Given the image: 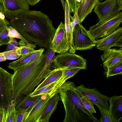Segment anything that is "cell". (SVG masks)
I'll return each mask as SVG.
<instances>
[{
  "label": "cell",
  "instance_id": "1",
  "mask_svg": "<svg viewBox=\"0 0 122 122\" xmlns=\"http://www.w3.org/2000/svg\"><path fill=\"white\" fill-rule=\"evenodd\" d=\"M9 22L29 43H35L42 48L49 47L56 30L48 16L40 11H25Z\"/></svg>",
  "mask_w": 122,
  "mask_h": 122
},
{
  "label": "cell",
  "instance_id": "2",
  "mask_svg": "<svg viewBox=\"0 0 122 122\" xmlns=\"http://www.w3.org/2000/svg\"><path fill=\"white\" fill-rule=\"evenodd\" d=\"M76 87L73 82L66 81L59 88V96L65 112L63 122H100L82 106L81 96Z\"/></svg>",
  "mask_w": 122,
  "mask_h": 122
},
{
  "label": "cell",
  "instance_id": "3",
  "mask_svg": "<svg viewBox=\"0 0 122 122\" xmlns=\"http://www.w3.org/2000/svg\"><path fill=\"white\" fill-rule=\"evenodd\" d=\"M46 57V53L43 54L14 71L12 78L13 99H16L34 81L42 70Z\"/></svg>",
  "mask_w": 122,
  "mask_h": 122
},
{
  "label": "cell",
  "instance_id": "4",
  "mask_svg": "<svg viewBox=\"0 0 122 122\" xmlns=\"http://www.w3.org/2000/svg\"><path fill=\"white\" fill-rule=\"evenodd\" d=\"M96 40L81 24L76 25L71 32V47L69 52L75 50L91 49L96 46Z\"/></svg>",
  "mask_w": 122,
  "mask_h": 122
},
{
  "label": "cell",
  "instance_id": "5",
  "mask_svg": "<svg viewBox=\"0 0 122 122\" xmlns=\"http://www.w3.org/2000/svg\"><path fill=\"white\" fill-rule=\"evenodd\" d=\"M122 21V12L113 15L108 19L91 27L88 30L91 36L97 40L111 34L119 27Z\"/></svg>",
  "mask_w": 122,
  "mask_h": 122
},
{
  "label": "cell",
  "instance_id": "6",
  "mask_svg": "<svg viewBox=\"0 0 122 122\" xmlns=\"http://www.w3.org/2000/svg\"><path fill=\"white\" fill-rule=\"evenodd\" d=\"M94 8L93 11L98 17V23L102 22L121 12L122 10V0L99 1Z\"/></svg>",
  "mask_w": 122,
  "mask_h": 122
},
{
  "label": "cell",
  "instance_id": "7",
  "mask_svg": "<svg viewBox=\"0 0 122 122\" xmlns=\"http://www.w3.org/2000/svg\"><path fill=\"white\" fill-rule=\"evenodd\" d=\"M53 63L55 68L76 67L85 70L87 68L86 59L74 53L67 52L56 56Z\"/></svg>",
  "mask_w": 122,
  "mask_h": 122
},
{
  "label": "cell",
  "instance_id": "8",
  "mask_svg": "<svg viewBox=\"0 0 122 122\" xmlns=\"http://www.w3.org/2000/svg\"><path fill=\"white\" fill-rule=\"evenodd\" d=\"M12 76L0 67V107L6 108L13 99Z\"/></svg>",
  "mask_w": 122,
  "mask_h": 122
},
{
  "label": "cell",
  "instance_id": "9",
  "mask_svg": "<svg viewBox=\"0 0 122 122\" xmlns=\"http://www.w3.org/2000/svg\"><path fill=\"white\" fill-rule=\"evenodd\" d=\"M76 88L81 96H85L88 97L93 104L98 107L100 111L104 112L106 110L108 111L109 106L108 101L110 98L109 97L101 93L95 88H89L82 84Z\"/></svg>",
  "mask_w": 122,
  "mask_h": 122
},
{
  "label": "cell",
  "instance_id": "10",
  "mask_svg": "<svg viewBox=\"0 0 122 122\" xmlns=\"http://www.w3.org/2000/svg\"><path fill=\"white\" fill-rule=\"evenodd\" d=\"M49 47L60 54L67 52L70 49L71 44L67 39L65 24L62 21L56 29Z\"/></svg>",
  "mask_w": 122,
  "mask_h": 122
},
{
  "label": "cell",
  "instance_id": "11",
  "mask_svg": "<svg viewBox=\"0 0 122 122\" xmlns=\"http://www.w3.org/2000/svg\"><path fill=\"white\" fill-rule=\"evenodd\" d=\"M0 4L5 16L10 20L29 9L27 0H0Z\"/></svg>",
  "mask_w": 122,
  "mask_h": 122
},
{
  "label": "cell",
  "instance_id": "12",
  "mask_svg": "<svg viewBox=\"0 0 122 122\" xmlns=\"http://www.w3.org/2000/svg\"><path fill=\"white\" fill-rule=\"evenodd\" d=\"M97 49L104 51L114 46L122 47V27H119L111 34L101 39L96 40Z\"/></svg>",
  "mask_w": 122,
  "mask_h": 122
},
{
  "label": "cell",
  "instance_id": "13",
  "mask_svg": "<svg viewBox=\"0 0 122 122\" xmlns=\"http://www.w3.org/2000/svg\"><path fill=\"white\" fill-rule=\"evenodd\" d=\"M50 98L48 94L42 95L35 106L29 112L25 122H38Z\"/></svg>",
  "mask_w": 122,
  "mask_h": 122
},
{
  "label": "cell",
  "instance_id": "14",
  "mask_svg": "<svg viewBox=\"0 0 122 122\" xmlns=\"http://www.w3.org/2000/svg\"><path fill=\"white\" fill-rule=\"evenodd\" d=\"M105 70L122 60V48L119 49H112L104 51L101 56Z\"/></svg>",
  "mask_w": 122,
  "mask_h": 122
},
{
  "label": "cell",
  "instance_id": "15",
  "mask_svg": "<svg viewBox=\"0 0 122 122\" xmlns=\"http://www.w3.org/2000/svg\"><path fill=\"white\" fill-rule=\"evenodd\" d=\"M66 80L62 76L57 80L50 83L41 88L34 91L30 95L34 97L39 95L48 94L51 97L58 94L61 86Z\"/></svg>",
  "mask_w": 122,
  "mask_h": 122
},
{
  "label": "cell",
  "instance_id": "16",
  "mask_svg": "<svg viewBox=\"0 0 122 122\" xmlns=\"http://www.w3.org/2000/svg\"><path fill=\"white\" fill-rule=\"evenodd\" d=\"M109 101V112L115 122H119L122 118V96H113Z\"/></svg>",
  "mask_w": 122,
  "mask_h": 122
},
{
  "label": "cell",
  "instance_id": "17",
  "mask_svg": "<svg viewBox=\"0 0 122 122\" xmlns=\"http://www.w3.org/2000/svg\"><path fill=\"white\" fill-rule=\"evenodd\" d=\"M46 52V60L43 68L36 78L35 81L40 83L43 79L45 78L52 70L51 67L56 56V52L50 49L49 47Z\"/></svg>",
  "mask_w": 122,
  "mask_h": 122
},
{
  "label": "cell",
  "instance_id": "18",
  "mask_svg": "<svg viewBox=\"0 0 122 122\" xmlns=\"http://www.w3.org/2000/svg\"><path fill=\"white\" fill-rule=\"evenodd\" d=\"M61 100L59 95H56L50 98L48 102L44 111L38 122H49L53 112L57 108L59 101Z\"/></svg>",
  "mask_w": 122,
  "mask_h": 122
},
{
  "label": "cell",
  "instance_id": "19",
  "mask_svg": "<svg viewBox=\"0 0 122 122\" xmlns=\"http://www.w3.org/2000/svg\"><path fill=\"white\" fill-rule=\"evenodd\" d=\"M99 0H82L78 7L77 14L81 23L92 12Z\"/></svg>",
  "mask_w": 122,
  "mask_h": 122
},
{
  "label": "cell",
  "instance_id": "20",
  "mask_svg": "<svg viewBox=\"0 0 122 122\" xmlns=\"http://www.w3.org/2000/svg\"><path fill=\"white\" fill-rule=\"evenodd\" d=\"M42 95L34 97L30 95L25 96L21 99L15 101V107L16 110L28 109L30 112L35 106Z\"/></svg>",
  "mask_w": 122,
  "mask_h": 122
},
{
  "label": "cell",
  "instance_id": "21",
  "mask_svg": "<svg viewBox=\"0 0 122 122\" xmlns=\"http://www.w3.org/2000/svg\"><path fill=\"white\" fill-rule=\"evenodd\" d=\"M62 68H55L52 70L34 91L39 89L58 80L62 76Z\"/></svg>",
  "mask_w": 122,
  "mask_h": 122
},
{
  "label": "cell",
  "instance_id": "22",
  "mask_svg": "<svg viewBox=\"0 0 122 122\" xmlns=\"http://www.w3.org/2000/svg\"><path fill=\"white\" fill-rule=\"evenodd\" d=\"M15 102L13 99L6 107L5 122H15L17 110Z\"/></svg>",
  "mask_w": 122,
  "mask_h": 122
},
{
  "label": "cell",
  "instance_id": "23",
  "mask_svg": "<svg viewBox=\"0 0 122 122\" xmlns=\"http://www.w3.org/2000/svg\"><path fill=\"white\" fill-rule=\"evenodd\" d=\"M65 25L67 40L71 43V32L70 25L71 19L70 16V12L68 4L65 0Z\"/></svg>",
  "mask_w": 122,
  "mask_h": 122
},
{
  "label": "cell",
  "instance_id": "24",
  "mask_svg": "<svg viewBox=\"0 0 122 122\" xmlns=\"http://www.w3.org/2000/svg\"><path fill=\"white\" fill-rule=\"evenodd\" d=\"M105 74L108 78L117 75L122 74V60L105 70Z\"/></svg>",
  "mask_w": 122,
  "mask_h": 122
},
{
  "label": "cell",
  "instance_id": "25",
  "mask_svg": "<svg viewBox=\"0 0 122 122\" xmlns=\"http://www.w3.org/2000/svg\"><path fill=\"white\" fill-rule=\"evenodd\" d=\"M31 52L21 57L17 60L9 63L8 67L14 71L18 68L28 63L30 61V56Z\"/></svg>",
  "mask_w": 122,
  "mask_h": 122
},
{
  "label": "cell",
  "instance_id": "26",
  "mask_svg": "<svg viewBox=\"0 0 122 122\" xmlns=\"http://www.w3.org/2000/svg\"><path fill=\"white\" fill-rule=\"evenodd\" d=\"M22 48L21 44L17 46L11 51L2 52L4 54L6 60H14L19 58L21 56Z\"/></svg>",
  "mask_w": 122,
  "mask_h": 122
},
{
  "label": "cell",
  "instance_id": "27",
  "mask_svg": "<svg viewBox=\"0 0 122 122\" xmlns=\"http://www.w3.org/2000/svg\"><path fill=\"white\" fill-rule=\"evenodd\" d=\"M81 96L80 101L84 108L91 113H96L93 104L91 99L86 96L83 95Z\"/></svg>",
  "mask_w": 122,
  "mask_h": 122
},
{
  "label": "cell",
  "instance_id": "28",
  "mask_svg": "<svg viewBox=\"0 0 122 122\" xmlns=\"http://www.w3.org/2000/svg\"><path fill=\"white\" fill-rule=\"evenodd\" d=\"M81 69V68L72 67H65L62 68V75L67 80L76 74Z\"/></svg>",
  "mask_w": 122,
  "mask_h": 122
},
{
  "label": "cell",
  "instance_id": "29",
  "mask_svg": "<svg viewBox=\"0 0 122 122\" xmlns=\"http://www.w3.org/2000/svg\"><path fill=\"white\" fill-rule=\"evenodd\" d=\"M22 46L21 51V57L31 53L33 51L36 47V44L35 43L25 44L22 40L19 41Z\"/></svg>",
  "mask_w": 122,
  "mask_h": 122
},
{
  "label": "cell",
  "instance_id": "30",
  "mask_svg": "<svg viewBox=\"0 0 122 122\" xmlns=\"http://www.w3.org/2000/svg\"><path fill=\"white\" fill-rule=\"evenodd\" d=\"M7 28L9 31L8 36L9 37L20 39L23 41L25 44L29 43L23 38L16 30L11 26L8 25Z\"/></svg>",
  "mask_w": 122,
  "mask_h": 122
},
{
  "label": "cell",
  "instance_id": "31",
  "mask_svg": "<svg viewBox=\"0 0 122 122\" xmlns=\"http://www.w3.org/2000/svg\"><path fill=\"white\" fill-rule=\"evenodd\" d=\"M29 112L28 109L17 111L15 122H25Z\"/></svg>",
  "mask_w": 122,
  "mask_h": 122
},
{
  "label": "cell",
  "instance_id": "32",
  "mask_svg": "<svg viewBox=\"0 0 122 122\" xmlns=\"http://www.w3.org/2000/svg\"><path fill=\"white\" fill-rule=\"evenodd\" d=\"M9 31L7 28L0 32V43L1 45H7L10 41L8 36Z\"/></svg>",
  "mask_w": 122,
  "mask_h": 122
},
{
  "label": "cell",
  "instance_id": "33",
  "mask_svg": "<svg viewBox=\"0 0 122 122\" xmlns=\"http://www.w3.org/2000/svg\"><path fill=\"white\" fill-rule=\"evenodd\" d=\"M78 7H76L73 16L70 15V18L71 20V21L70 25L71 32L73 31L75 26L77 24H81L80 20L77 14Z\"/></svg>",
  "mask_w": 122,
  "mask_h": 122
},
{
  "label": "cell",
  "instance_id": "34",
  "mask_svg": "<svg viewBox=\"0 0 122 122\" xmlns=\"http://www.w3.org/2000/svg\"><path fill=\"white\" fill-rule=\"evenodd\" d=\"M69 7L70 13H73L74 14L76 7L78 6L81 0H66Z\"/></svg>",
  "mask_w": 122,
  "mask_h": 122
},
{
  "label": "cell",
  "instance_id": "35",
  "mask_svg": "<svg viewBox=\"0 0 122 122\" xmlns=\"http://www.w3.org/2000/svg\"><path fill=\"white\" fill-rule=\"evenodd\" d=\"M101 116L100 122H115L110 114L108 111L106 110L104 112L100 111Z\"/></svg>",
  "mask_w": 122,
  "mask_h": 122
},
{
  "label": "cell",
  "instance_id": "36",
  "mask_svg": "<svg viewBox=\"0 0 122 122\" xmlns=\"http://www.w3.org/2000/svg\"><path fill=\"white\" fill-rule=\"evenodd\" d=\"M21 44V43L20 42H17L14 38L10 37V42L8 44L7 47L5 51L12 50L18 45Z\"/></svg>",
  "mask_w": 122,
  "mask_h": 122
},
{
  "label": "cell",
  "instance_id": "37",
  "mask_svg": "<svg viewBox=\"0 0 122 122\" xmlns=\"http://www.w3.org/2000/svg\"><path fill=\"white\" fill-rule=\"evenodd\" d=\"M44 50V48H42L37 50H34L30 54V62L34 61L37 58L41 56L43 54Z\"/></svg>",
  "mask_w": 122,
  "mask_h": 122
},
{
  "label": "cell",
  "instance_id": "38",
  "mask_svg": "<svg viewBox=\"0 0 122 122\" xmlns=\"http://www.w3.org/2000/svg\"><path fill=\"white\" fill-rule=\"evenodd\" d=\"M6 109L4 107H0V122H5Z\"/></svg>",
  "mask_w": 122,
  "mask_h": 122
},
{
  "label": "cell",
  "instance_id": "39",
  "mask_svg": "<svg viewBox=\"0 0 122 122\" xmlns=\"http://www.w3.org/2000/svg\"><path fill=\"white\" fill-rule=\"evenodd\" d=\"M10 25V22L8 20L4 21L0 20V32L4 29L7 28L8 26Z\"/></svg>",
  "mask_w": 122,
  "mask_h": 122
},
{
  "label": "cell",
  "instance_id": "40",
  "mask_svg": "<svg viewBox=\"0 0 122 122\" xmlns=\"http://www.w3.org/2000/svg\"><path fill=\"white\" fill-rule=\"evenodd\" d=\"M27 2L30 5L34 6L39 2L41 0H27Z\"/></svg>",
  "mask_w": 122,
  "mask_h": 122
},
{
  "label": "cell",
  "instance_id": "41",
  "mask_svg": "<svg viewBox=\"0 0 122 122\" xmlns=\"http://www.w3.org/2000/svg\"><path fill=\"white\" fill-rule=\"evenodd\" d=\"M5 16L4 12L0 9V20L6 21L7 20L5 19Z\"/></svg>",
  "mask_w": 122,
  "mask_h": 122
},
{
  "label": "cell",
  "instance_id": "42",
  "mask_svg": "<svg viewBox=\"0 0 122 122\" xmlns=\"http://www.w3.org/2000/svg\"><path fill=\"white\" fill-rule=\"evenodd\" d=\"M6 59L4 54L2 52L0 53V62L5 61Z\"/></svg>",
  "mask_w": 122,
  "mask_h": 122
},
{
  "label": "cell",
  "instance_id": "43",
  "mask_svg": "<svg viewBox=\"0 0 122 122\" xmlns=\"http://www.w3.org/2000/svg\"><path fill=\"white\" fill-rule=\"evenodd\" d=\"M61 1L63 9L65 11V5L64 0H61Z\"/></svg>",
  "mask_w": 122,
  "mask_h": 122
},
{
  "label": "cell",
  "instance_id": "44",
  "mask_svg": "<svg viewBox=\"0 0 122 122\" xmlns=\"http://www.w3.org/2000/svg\"><path fill=\"white\" fill-rule=\"evenodd\" d=\"M0 9L4 12V15H5V13H4V10L3 9V8H2L1 6L0 5Z\"/></svg>",
  "mask_w": 122,
  "mask_h": 122
},
{
  "label": "cell",
  "instance_id": "45",
  "mask_svg": "<svg viewBox=\"0 0 122 122\" xmlns=\"http://www.w3.org/2000/svg\"><path fill=\"white\" fill-rule=\"evenodd\" d=\"M104 0H100V2H101L102 1H103Z\"/></svg>",
  "mask_w": 122,
  "mask_h": 122
},
{
  "label": "cell",
  "instance_id": "46",
  "mask_svg": "<svg viewBox=\"0 0 122 122\" xmlns=\"http://www.w3.org/2000/svg\"><path fill=\"white\" fill-rule=\"evenodd\" d=\"M2 45H1V44H0V46H1Z\"/></svg>",
  "mask_w": 122,
  "mask_h": 122
},
{
  "label": "cell",
  "instance_id": "47",
  "mask_svg": "<svg viewBox=\"0 0 122 122\" xmlns=\"http://www.w3.org/2000/svg\"></svg>",
  "mask_w": 122,
  "mask_h": 122
},
{
  "label": "cell",
  "instance_id": "48",
  "mask_svg": "<svg viewBox=\"0 0 122 122\" xmlns=\"http://www.w3.org/2000/svg\"></svg>",
  "mask_w": 122,
  "mask_h": 122
}]
</instances>
